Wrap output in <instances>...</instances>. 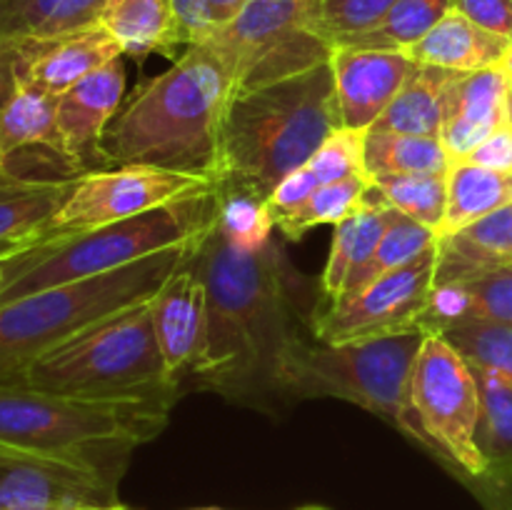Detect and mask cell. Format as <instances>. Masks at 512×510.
I'll return each mask as SVG.
<instances>
[{
    "label": "cell",
    "instance_id": "obj_1",
    "mask_svg": "<svg viewBox=\"0 0 512 510\" xmlns=\"http://www.w3.org/2000/svg\"><path fill=\"white\" fill-rule=\"evenodd\" d=\"M208 293V343L193 370L203 388L230 395L283 385L285 365L305 335L295 323V275L278 243L255 253L233 248L210 225L195 253Z\"/></svg>",
    "mask_w": 512,
    "mask_h": 510
},
{
    "label": "cell",
    "instance_id": "obj_2",
    "mask_svg": "<svg viewBox=\"0 0 512 510\" xmlns=\"http://www.w3.org/2000/svg\"><path fill=\"white\" fill-rule=\"evenodd\" d=\"M235 78L208 43H195L165 73L145 80L120 105L100 158L105 168L148 165L195 175L215 185L220 135Z\"/></svg>",
    "mask_w": 512,
    "mask_h": 510
},
{
    "label": "cell",
    "instance_id": "obj_3",
    "mask_svg": "<svg viewBox=\"0 0 512 510\" xmlns=\"http://www.w3.org/2000/svg\"><path fill=\"white\" fill-rule=\"evenodd\" d=\"M338 128L343 120L330 63L238 90L223 120L215 190L268 200Z\"/></svg>",
    "mask_w": 512,
    "mask_h": 510
},
{
    "label": "cell",
    "instance_id": "obj_4",
    "mask_svg": "<svg viewBox=\"0 0 512 510\" xmlns=\"http://www.w3.org/2000/svg\"><path fill=\"white\" fill-rule=\"evenodd\" d=\"M175 398H75L0 385V448L85 460L120 478L130 450L165 428Z\"/></svg>",
    "mask_w": 512,
    "mask_h": 510
},
{
    "label": "cell",
    "instance_id": "obj_5",
    "mask_svg": "<svg viewBox=\"0 0 512 510\" xmlns=\"http://www.w3.org/2000/svg\"><path fill=\"white\" fill-rule=\"evenodd\" d=\"M215 190L160 205L135 218L78 233L48 235L5 263L0 305L55 285L78 283L190 243L215 223Z\"/></svg>",
    "mask_w": 512,
    "mask_h": 510
},
{
    "label": "cell",
    "instance_id": "obj_6",
    "mask_svg": "<svg viewBox=\"0 0 512 510\" xmlns=\"http://www.w3.org/2000/svg\"><path fill=\"white\" fill-rule=\"evenodd\" d=\"M200 238L160 250L125 268L38 290L0 305V385H20L25 370L70 335L155 298L165 280L188 260Z\"/></svg>",
    "mask_w": 512,
    "mask_h": 510
},
{
    "label": "cell",
    "instance_id": "obj_7",
    "mask_svg": "<svg viewBox=\"0 0 512 510\" xmlns=\"http://www.w3.org/2000/svg\"><path fill=\"white\" fill-rule=\"evenodd\" d=\"M20 385L75 398L178 393L155 335L153 298L70 335L40 355Z\"/></svg>",
    "mask_w": 512,
    "mask_h": 510
},
{
    "label": "cell",
    "instance_id": "obj_8",
    "mask_svg": "<svg viewBox=\"0 0 512 510\" xmlns=\"http://www.w3.org/2000/svg\"><path fill=\"white\" fill-rule=\"evenodd\" d=\"M423 328L385 338L323 343L308 338L290 355L280 388L298 395L348 400L403 430L428 448L413 405V368L425 340Z\"/></svg>",
    "mask_w": 512,
    "mask_h": 510
},
{
    "label": "cell",
    "instance_id": "obj_9",
    "mask_svg": "<svg viewBox=\"0 0 512 510\" xmlns=\"http://www.w3.org/2000/svg\"><path fill=\"white\" fill-rule=\"evenodd\" d=\"M203 43L230 68L235 93L330 63L335 50L323 30V0H248L233 23Z\"/></svg>",
    "mask_w": 512,
    "mask_h": 510
},
{
    "label": "cell",
    "instance_id": "obj_10",
    "mask_svg": "<svg viewBox=\"0 0 512 510\" xmlns=\"http://www.w3.org/2000/svg\"><path fill=\"white\" fill-rule=\"evenodd\" d=\"M413 405L433 453L475 478L488 475L478 443L483 418L478 380L445 335H425L413 368Z\"/></svg>",
    "mask_w": 512,
    "mask_h": 510
},
{
    "label": "cell",
    "instance_id": "obj_11",
    "mask_svg": "<svg viewBox=\"0 0 512 510\" xmlns=\"http://www.w3.org/2000/svg\"><path fill=\"white\" fill-rule=\"evenodd\" d=\"M210 190H215L210 180L173 173V170L148 168V165L93 170V173L80 175L70 198L50 223L48 235L78 233V230L118 223V220L135 218L160 205L198 193H210Z\"/></svg>",
    "mask_w": 512,
    "mask_h": 510
},
{
    "label": "cell",
    "instance_id": "obj_12",
    "mask_svg": "<svg viewBox=\"0 0 512 510\" xmlns=\"http://www.w3.org/2000/svg\"><path fill=\"white\" fill-rule=\"evenodd\" d=\"M435 280V248L405 268L365 285L350 298L333 300L315 318L313 338L323 343L385 338L420 328Z\"/></svg>",
    "mask_w": 512,
    "mask_h": 510
},
{
    "label": "cell",
    "instance_id": "obj_13",
    "mask_svg": "<svg viewBox=\"0 0 512 510\" xmlns=\"http://www.w3.org/2000/svg\"><path fill=\"white\" fill-rule=\"evenodd\" d=\"M118 475L60 455L0 448L3 510H93L118 505Z\"/></svg>",
    "mask_w": 512,
    "mask_h": 510
},
{
    "label": "cell",
    "instance_id": "obj_14",
    "mask_svg": "<svg viewBox=\"0 0 512 510\" xmlns=\"http://www.w3.org/2000/svg\"><path fill=\"white\" fill-rule=\"evenodd\" d=\"M123 93L125 65L123 58H118L58 95L55 118H58L60 150L70 173L85 175L103 170L100 143L118 115Z\"/></svg>",
    "mask_w": 512,
    "mask_h": 510
},
{
    "label": "cell",
    "instance_id": "obj_15",
    "mask_svg": "<svg viewBox=\"0 0 512 510\" xmlns=\"http://www.w3.org/2000/svg\"><path fill=\"white\" fill-rule=\"evenodd\" d=\"M198 245L153 298L155 335L175 383L185 370L193 373L198 368L208 343V293L195 263Z\"/></svg>",
    "mask_w": 512,
    "mask_h": 510
},
{
    "label": "cell",
    "instance_id": "obj_16",
    "mask_svg": "<svg viewBox=\"0 0 512 510\" xmlns=\"http://www.w3.org/2000/svg\"><path fill=\"white\" fill-rule=\"evenodd\" d=\"M415 65L418 63H413L400 50L338 45L330 58V68H333L343 128H373L393 103Z\"/></svg>",
    "mask_w": 512,
    "mask_h": 510
},
{
    "label": "cell",
    "instance_id": "obj_17",
    "mask_svg": "<svg viewBox=\"0 0 512 510\" xmlns=\"http://www.w3.org/2000/svg\"><path fill=\"white\" fill-rule=\"evenodd\" d=\"M20 40V78L50 95H63L90 73L123 58L120 43L100 23L53 40Z\"/></svg>",
    "mask_w": 512,
    "mask_h": 510
},
{
    "label": "cell",
    "instance_id": "obj_18",
    "mask_svg": "<svg viewBox=\"0 0 512 510\" xmlns=\"http://www.w3.org/2000/svg\"><path fill=\"white\" fill-rule=\"evenodd\" d=\"M512 125V83L500 68L463 73L455 85L453 105L440 143L450 160H463L485 138Z\"/></svg>",
    "mask_w": 512,
    "mask_h": 510
},
{
    "label": "cell",
    "instance_id": "obj_19",
    "mask_svg": "<svg viewBox=\"0 0 512 510\" xmlns=\"http://www.w3.org/2000/svg\"><path fill=\"white\" fill-rule=\"evenodd\" d=\"M512 265V203L435 243L433 285L458 283Z\"/></svg>",
    "mask_w": 512,
    "mask_h": 510
},
{
    "label": "cell",
    "instance_id": "obj_20",
    "mask_svg": "<svg viewBox=\"0 0 512 510\" xmlns=\"http://www.w3.org/2000/svg\"><path fill=\"white\" fill-rule=\"evenodd\" d=\"M460 75L455 70L433 68V65H415L403 88L393 98L378 123L370 130L380 133H405L438 138L448 123L450 105H453L455 85Z\"/></svg>",
    "mask_w": 512,
    "mask_h": 510
},
{
    "label": "cell",
    "instance_id": "obj_21",
    "mask_svg": "<svg viewBox=\"0 0 512 510\" xmlns=\"http://www.w3.org/2000/svg\"><path fill=\"white\" fill-rule=\"evenodd\" d=\"M508 43V38L488 33L465 15L448 10L430 33L400 53L418 65H433L455 73H478V70L498 68Z\"/></svg>",
    "mask_w": 512,
    "mask_h": 510
},
{
    "label": "cell",
    "instance_id": "obj_22",
    "mask_svg": "<svg viewBox=\"0 0 512 510\" xmlns=\"http://www.w3.org/2000/svg\"><path fill=\"white\" fill-rule=\"evenodd\" d=\"M78 178H25L0 170V243L45 238Z\"/></svg>",
    "mask_w": 512,
    "mask_h": 510
},
{
    "label": "cell",
    "instance_id": "obj_23",
    "mask_svg": "<svg viewBox=\"0 0 512 510\" xmlns=\"http://www.w3.org/2000/svg\"><path fill=\"white\" fill-rule=\"evenodd\" d=\"M365 135L368 130L338 128L318 150L313 158L298 170L288 175L273 193L268 195L270 215H280L285 210H293L295 205L303 203L308 195L323 185L338 183V180L355 178L365 173Z\"/></svg>",
    "mask_w": 512,
    "mask_h": 510
},
{
    "label": "cell",
    "instance_id": "obj_24",
    "mask_svg": "<svg viewBox=\"0 0 512 510\" xmlns=\"http://www.w3.org/2000/svg\"><path fill=\"white\" fill-rule=\"evenodd\" d=\"M395 213L398 210L385 203L383 195L373 185L365 203L335 225L328 263L323 270V290L330 300L338 298L345 280L375 253Z\"/></svg>",
    "mask_w": 512,
    "mask_h": 510
},
{
    "label": "cell",
    "instance_id": "obj_25",
    "mask_svg": "<svg viewBox=\"0 0 512 510\" xmlns=\"http://www.w3.org/2000/svg\"><path fill=\"white\" fill-rule=\"evenodd\" d=\"M55 110L58 95L20 78L10 103L0 110V170L8 168L10 158L25 148H45L63 160Z\"/></svg>",
    "mask_w": 512,
    "mask_h": 510
},
{
    "label": "cell",
    "instance_id": "obj_26",
    "mask_svg": "<svg viewBox=\"0 0 512 510\" xmlns=\"http://www.w3.org/2000/svg\"><path fill=\"white\" fill-rule=\"evenodd\" d=\"M510 203L512 173H500V170L470 163H450L448 208H445L443 223L435 230V243Z\"/></svg>",
    "mask_w": 512,
    "mask_h": 510
},
{
    "label": "cell",
    "instance_id": "obj_27",
    "mask_svg": "<svg viewBox=\"0 0 512 510\" xmlns=\"http://www.w3.org/2000/svg\"><path fill=\"white\" fill-rule=\"evenodd\" d=\"M105 0H3L0 38L53 40L100 23Z\"/></svg>",
    "mask_w": 512,
    "mask_h": 510
},
{
    "label": "cell",
    "instance_id": "obj_28",
    "mask_svg": "<svg viewBox=\"0 0 512 510\" xmlns=\"http://www.w3.org/2000/svg\"><path fill=\"white\" fill-rule=\"evenodd\" d=\"M100 25L123 48V55L145 58L160 53L173 55L175 43L170 0H105Z\"/></svg>",
    "mask_w": 512,
    "mask_h": 510
},
{
    "label": "cell",
    "instance_id": "obj_29",
    "mask_svg": "<svg viewBox=\"0 0 512 510\" xmlns=\"http://www.w3.org/2000/svg\"><path fill=\"white\" fill-rule=\"evenodd\" d=\"M450 163L453 160L438 138L380 130H368L365 135V173L370 178L448 173Z\"/></svg>",
    "mask_w": 512,
    "mask_h": 510
},
{
    "label": "cell",
    "instance_id": "obj_30",
    "mask_svg": "<svg viewBox=\"0 0 512 510\" xmlns=\"http://www.w3.org/2000/svg\"><path fill=\"white\" fill-rule=\"evenodd\" d=\"M435 248V233L425 225L415 223L408 215L395 213L390 220L388 230H385L383 240L378 243L375 253L345 280L343 290H340L338 298H350V295L360 293L365 285H370L373 280L383 278V275L393 273V270L405 268V265L415 263L418 258H423L428 250ZM335 298V300H338Z\"/></svg>",
    "mask_w": 512,
    "mask_h": 510
},
{
    "label": "cell",
    "instance_id": "obj_31",
    "mask_svg": "<svg viewBox=\"0 0 512 510\" xmlns=\"http://www.w3.org/2000/svg\"><path fill=\"white\" fill-rule=\"evenodd\" d=\"M370 188H373L370 175H355V178L323 185L293 210L275 215V228L288 240H300L315 225H338L365 203Z\"/></svg>",
    "mask_w": 512,
    "mask_h": 510
},
{
    "label": "cell",
    "instance_id": "obj_32",
    "mask_svg": "<svg viewBox=\"0 0 512 510\" xmlns=\"http://www.w3.org/2000/svg\"><path fill=\"white\" fill-rule=\"evenodd\" d=\"M473 373L483 403L478 443L488 475H512V383L488 368H473Z\"/></svg>",
    "mask_w": 512,
    "mask_h": 510
},
{
    "label": "cell",
    "instance_id": "obj_33",
    "mask_svg": "<svg viewBox=\"0 0 512 510\" xmlns=\"http://www.w3.org/2000/svg\"><path fill=\"white\" fill-rule=\"evenodd\" d=\"M450 10V0H398L375 28L340 45L350 48L405 50L433 30ZM338 48V45H335Z\"/></svg>",
    "mask_w": 512,
    "mask_h": 510
},
{
    "label": "cell",
    "instance_id": "obj_34",
    "mask_svg": "<svg viewBox=\"0 0 512 510\" xmlns=\"http://www.w3.org/2000/svg\"><path fill=\"white\" fill-rule=\"evenodd\" d=\"M373 185L385 203L433 233L443 223L448 208V173L388 175L373 178Z\"/></svg>",
    "mask_w": 512,
    "mask_h": 510
},
{
    "label": "cell",
    "instance_id": "obj_35",
    "mask_svg": "<svg viewBox=\"0 0 512 510\" xmlns=\"http://www.w3.org/2000/svg\"><path fill=\"white\" fill-rule=\"evenodd\" d=\"M215 225L233 248L255 253L270 243L275 230V220L270 215L265 200L250 198L243 193H223L215 190Z\"/></svg>",
    "mask_w": 512,
    "mask_h": 510
},
{
    "label": "cell",
    "instance_id": "obj_36",
    "mask_svg": "<svg viewBox=\"0 0 512 510\" xmlns=\"http://www.w3.org/2000/svg\"><path fill=\"white\" fill-rule=\"evenodd\" d=\"M440 335L453 343L468 365L495 370L512 383V325L495 320H468Z\"/></svg>",
    "mask_w": 512,
    "mask_h": 510
},
{
    "label": "cell",
    "instance_id": "obj_37",
    "mask_svg": "<svg viewBox=\"0 0 512 510\" xmlns=\"http://www.w3.org/2000/svg\"><path fill=\"white\" fill-rule=\"evenodd\" d=\"M398 0H323V30L340 45L375 28Z\"/></svg>",
    "mask_w": 512,
    "mask_h": 510
},
{
    "label": "cell",
    "instance_id": "obj_38",
    "mask_svg": "<svg viewBox=\"0 0 512 510\" xmlns=\"http://www.w3.org/2000/svg\"><path fill=\"white\" fill-rule=\"evenodd\" d=\"M470 300V320H495L512 325V265L458 280Z\"/></svg>",
    "mask_w": 512,
    "mask_h": 510
},
{
    "label": "cell",
    "instance_id": "obj_39",
    "mask_svg": "<svg viewBox=\"0 0 512 510\" xmlns=\"http://www.w3.org/2000/svg\"><path fill=\"white\" fill-rule=\"evenodd\" d=\"M450 10L488 33L512 40V0H450Z\"/></svg>",
    "mask_w": 512,
    "mask_h": 510
},
{
    "label": "cell",
    "instance_id": "obj_40",
    "mask_svg": "<svg viewBox=\"0 0 512 510\" xmlns=\"http://www.w3.org/2000/svg\"><path fill=\"white\" fill-rule=\"evenodd\" d=\"M170 13H173L175 43L195 45L203 43L213 30H210L208 18H205L203 0H170Z\"/></svg>",
    "mask_w": 512,
    "mask_h": 510
},
{
    "label": "cell",
    "instance_id": "obj_41",
    "mask_svg": "<svg viewBox=\"0 0 512 510\" xmlns=\"http://www.w3.org/2000/svg\"><path fill=\"white\" fill-rule=\"evenodd\" d=\"M455 163H470L488 170H500V173H512V125L495 130L473 153L465 155L463 160H455Z\"/></svg>",
    "mask_w": 512,
    "mask_h": 510
},
{
    "label": "cell",
    "instance_id": "obj_42",
    "mask_svg": "<svg viewBox=\"0 0 512 510\" xmlns=\"http://www.w3.org/2000/svg\"><path fill=\"white\" fill-rule=\"evenodd\" d=\"M20 53L23 40L0 38V110L10 103L20 85Z\"/></svg>",
    "mask_w": 512,
    "mask_h": 510
},
{
    "label": "cell",
    "instance_id": "obj_43",
    "mask_svg": "<svg viewBox=\"0 0 512 510\" xmlns=\"http://www.w3.org/2000/svg\"><path fill=\"white\" fill-rule=\"evenodd\" d=\"M203 3L210 30H218L223 28V25L233 23V20L243 13L248 0H203Z\"/></svg>",
    "mask_w": 512,
    "mask_h": 510
},
{
    "label": "cell",
    "instance_id": "obj_44",
    "mask_svg": "<svg viewBox=\"0 0 512 510\" xmlns=\"http://www.w3.org/2000/svg\"><path fill=\"white\" fill-rule=\"evenodd\" d=\"M35 243H38V240H15V243H0V260L13 258L15 253H20V250L30 248V245H35Z\"/></svg>",
    "mask_w": 512,
    "mask_h": 510
},
{
    "label": "cell",
    "instance_id": "obj_45",
    "mask_svg": "<svg viewBox=\"0 0 512 510\" xmlns=\"http://www.w3.org/2000/svg\"><path fill=\"white\" fill-rule=\"evenodd\" d=\"M498 68L503 70L505 78H508L512 83V40L508 43V50H505V55H503V60L498 63Z\"/></svg>",
    "mask_w": 512,
    "mask_h": 510
},
{
    "label": "cell",
    "instance_id": "obj_46",
    "mask_svg": "<svg viewBox=\"0 0 512 510\" xmlns=\"http://www.w3.org/2000/svg\"><path fill=\"white\" fill-rule=\"evenodd\" d=\"M15 255H18V253H15ZM5 263H8V258L0 260V285H3V278H5Z\"/></svg>",
    "mask_w": 512,
    "mask_h": 510
},
{
    "label": "cell",
    "instance_id": "obj_47",
    "mask_svg": "<svg viewBox=\"0 0 512 510\" xmlns=\"http://www.w3.org/2000/svg\"><path fill=\"white\" fill-rule=\"evenodd\" d=\"M93 510H128V508H123V505H110V508H93Z\"/></svg>",
    "mask_w": 512,
    "mask_h": 510
},
{
    "label": "cell",
    "instance_id": "obj_48",
    "mask_svg": "<svg viewBox=\"0 0 512 510\" xmlns=\"http://www.w3.org/2000/svg\"><path fill=\"white\" fill-rule=\"evenodd\" d=\"M198 510H220V508H198Z\"/></svg>",
    "mask_w": 512,
    "mask_h": 510
},
{
    "label": "cell",
    "instance_id": "obj_49",
    "mask_svg": "<svg viewBox=\"0 0 512 510\" xmlns=\"http://www.w3.org/2000/svg\"><path fill=\"white\" fill-rule=\"evenodd\" d=\"M303 510H323V508H303Z\"/></svg>",
    "mask_w": 512,
    "mask_h": 510
},
{
    "label": "cell",
    "instance_id": "obj_50",
    "mask_svg": "<svg viewBox=\"0 0 512 510\" xmlns=\"http://www.w3.org/2000/svg\"><path fill=\"white\" fill-rule=\"evenodd\" d=\"M0 510H3V498H0Z\"/></svg>",
    "mask_w": 512,
    "mask_h": 510
},
{
    "label": "cell",
    "instance_id": "obj_51",
    "mask_svg": "<svg viewBox=\"0 0 512 510\" xmlns=\"http://www.w3.org/2000/svg\"><path fill=\"white\" fill-rule=\"evenodd\" d=\"M0 3H3V0H0Z\"/></svg>",
    "mask_w": 512,
    "mask_h": 510
}]
</instances>
